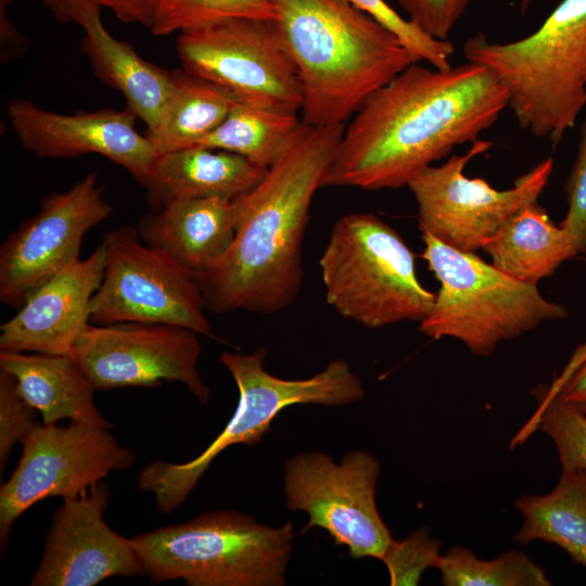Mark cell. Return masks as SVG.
Listing matches in <instances>:
<instances>
[{"mask_svg": "<svg viewBox=\"0 0 586 586\" xmlns=\"http://www.w3.org/2000/svg\"><path fill=\"white\" fill-rule=\"evenodd\" d=\"M407 66L352 117L322 187L399 189L461 144L473 143L509 103L486 66Z\"/></svg>", "mask_w": 586, "mask_h": 586, "instance_id": "cell-1", "label": "cell"}, {"mask_svg": "<svg viewBox=\"0 0 586 586\" xmlns=\"http://www.w3.org/2000/svg\"><path fill=\"white\" fill-rule=\"evenodd\" d=\"M344 127L302 123L263 179L234 199L233 243L214 269L195 277L207 310L269 315L296 300L304 279L303 241L310 205Z\"/></svg>", "mask_w": 586, "mask_h": 586, "instance_id": "cell-2", "label": "cell"}, {"mask_svg": "<svg viewBox=\"0 0 586 586\" xmlns=\"http://www.w3.org/2000/svg\"><path fill=\"white\" fill-rule=\"evenodd\" d=\"M298 74L301 120L344 125L378 89L417 61L388 29L345 0H270Z\"/></svg>", "mask_w": 586, "mask_h": 586, "instance_id": "cell-3", "label": "cell"}, {"mask_svg": "<svg viewBox=\"0 0 586 586\" xmlns=\"http://www.w3.org/2000/svg\"><path fill=\"white\" fill-rule=\"evenodd\" d=\"M463 53L505 85L519 126L556 146L586 105V0H562L534 33L514 41L491 42L480 33Z\"/></svg>", "mask_w": 586, "mask_h": 586, "instance_id": "cell-4", "label": "cell"}, {"mask_svg": "<svg viewBox=\"0 0 586 586\" xmlns=\"http://www.w3.org/2000/svg\"><path fill=\"white\" fill-rule=\"evenodd\" d=\"M294 530L235 510L204 512L130 538L151 582L189 586H282Z\"/></svg>", "mask_w": 586, "mask_h": 586, "instance_id": "cell-5", "label": "cell"}, {"mask_svg": "<svg viewBox=\"0 0 586 586\" xmlns=\"http://www.w3.org/2000/svg\"><path fill=\"white\" fill-rule=\"evenodd\" d=\"M267 349L253 353L224 352L220 360L239 391L233 416L219 435L194 459L182 463L150 462L139 475L142 491L152 493L157 508L169 513L181 506L213 460L226 448L259 443L280 411L297 404L345 406L360 400L364 385L349 364L330 361L315 375L290 380L276 377L264 367Z\"/></svg>", "mask_w": 586, "mask_h": 586, "instance_id": "cell-6", "label": "cell"}, {"mask_svg": "<svg viewBox=\"0 0 586 586\" xmlns=\"http://www.w3.org/2000/svg\"><path fill=\"white\" fill-rule=\"evenodd\" d=\"M422 241V258L440 282L433 307L419 326L424 335L456 339L473 355L486 357L500 343L566 317V308L546 300L537 285L504 273L475 253L426 232Z\"/></svg>", "mask_w": 586, "mask_h": 586, "instance_id": "cell-7", "label": "cell"}, {"mask_svg": "<svg viewBox=\"0 0 586 586\" xmlns=\"http://www.w3.org/2000/svg\"><path fill=\"white\" fill-rule=\"evenodd\" d=\"M319 265L328 304L366 328L420 323L433 307L435 293L420 282L415 254L374 214L339 218Z\"/></svg>", "mask_w": 586, "mask_h": 586, "instance_id": "cell-8", "label": "cell"}, {"mask_svg": "<svg viewBox=\"0 0 586 586\" xmlns=\"http://www.w3.org/2000/svg\"><path fill=\"white\" fill-rule=\"evenodd\" d=\"M181 68L227 91L235 101L297 114L303 91L276 21L226 17L179 31Z\"/></svg>", "mask_w": 586, "mask_h": 586, "instance_id": "cell-9", "label": "cell"}, {"mask_svg": "<svg viewBox=\"0 0 586 586\" xmlns=\"http://www.w3.org/2000/svg\"><path fill=\"white\" fill-rule=\"evenodd\" d=\"M101 244L105 267L90 302L91 323L170 324L214 337L201 288L192 273L144 244L132 227L106 232Z\"/></svg>", "mask_w": 586, "mask_h": 586, "instance_id": "cell-10", "label": "cell"}, {"mask_svg": "<svg viewBox=\"0 0 586 586\" xmlns=\"http://www.w3.org/2000/svg\"><path fill=\"white\" fill-rule=\"evenodd\" d=\"M380 471L366 450L348 451L339 463L326 453L298 454L285 462L286 506L307 513L304 533L322 528L352 558L381 560L394 538L375 502Z\"/></svg>", "mask_w": 586, "mask_h": 586, "instance_id": "cell-11", "label": "cell"}, {"mask_svg": "<svg viewBox=\"0 0 586 586\" xmlns=\"http://www.w3.org/2000/svg\"><path fill=\"white\" fill-rule=\"evenodd\" d=\"M491 148V141L479 139L464 154L426 167L408 183L421 232L454 249L475 253L520 208L538 200L552 173V158L543 160L518 177L513 187L497 190L484 179L463 174L474 157Z\"/></svg>", "mask_w": 586, "mask_h": 586, "instance_id": "cell-12", "label": "cell"}, {"mask_svg": "<svg viewBox=\"0 0 586 586\" xmlns=\"http://www.w3.org/2000/svg\"><path fill=\"white\" fill-rule=\"evenodd\" d=\"M21 445L18 464L0 488L1 551L14 522L35 504L48 497H79L136 460L135 453L122 446L110 429L78 422L67 426L36 423Z\"/></svg>", "mask_w": 586, "mask_h": 586, "instance_id": "cell-13", "label": "cell"}, {"mask_svg": "<svg viewBox=\"0 0 586 586\" xmlns=\"http://www.w3.org/2000/svg\"><path fill=\"white\" fill-rule=\"evenodd\" d=\"M196 332L161 323L89 322L71 357L95 391L161 386L177 381L202 404L209 388L198 370L202 346Z\"/></svg>", "mask_w": 586, "mask_h": 586, "instance_id": "cell-14", "label": "cell"}, {"mask_svg": "<svg viewBox=\"0 0 586 586\" xmlns=\"http://www.w3.org/2000/svg\"><path fill=\"white\" fill-rule=\"evenodd\" d=\"M111 213L95 171L44 198L38 213L0 246L1 303L18 309L47 280L78 262L85 234Z\"/></svg>", "mask_w": 586, "mask_h": 586, "instance_id": "cell-15", "label": "cell"}, {"mask_svg": "<svg viewBox=\"0 0 586 586\" xmlns=\"http://www.w3.org/2000/svg\"><path fill=\"white\" fill-rule=\"evenodd\" d=\"M109 501L104 482L63 500L54 512L31 586H93L113 576L146 575L130 538L105 522Z\"/></svg>", "mask_w": 586, "mask_h": 586, "instance_id": "cell-16", "label": "cell"}, {"mask_svg": "<svg viewBox=\"0 0 586 586\" xmlns=\"http://www.w3.org/2000/svg\"><path fill=\"white\" fill-rule=\"evenodd\" d=\"M8 116L22 146L39 158L99 154L125 168L144 186L156 154L128 109L60 114L27 100H14Z\"/></svg>", "mask_w": 586, "mask_h": 586, "instance_id": "cell-17", "label": "cell"}, {"mask_svg": "<svg viewBox=\"0 0 586 586\" xmlns=\"http://www.w3.org/2000/svg\"><path fill=\"white\" fill-rule=\"evenodd\" d=\"M105 267L100 244L90 256L62 269L36 291L0 327V351L71 356L90 322V302Z\"/></svg>", "mask_w": 586, "mask_h": 586, "instance_id": "cell-18", "label": "cell"}, {"mask_svg": "<svg viewBox=\"0 0 586 586\" xmlns=\"http://www.w3.org/2000/svg\"><path fill=\"white\" fill-rule=\"evenodd\" d=\"M237 225L234 199H181L145 214L138 233L144 244L165 253L195 278L224 259Z\"/></svg>", "mask_w": 586, "mask_h": 586, "instance_id": "cell-19", "label": "cell"}, {"mask_svg": "<svg viewBox=\"0 0 586 586\" xmlns=\"http://www.w3.org/2000/svg\"><path fill=\"white\" fill-rule=\"evenodd\" d=\"M101 8L80 0L73 22L84 30L80 48L94 75L119 91L128 109L146 125L157 126L173 90V73L141 58L133 47L113 37L101 20Z\"/></svg>", "mask_w": 586, "mask_h": 586, "instance_id": "cell-20", "label": "cell"}, {"mask_svg": "<svg viewBox=\"0 0 586 586\" xmlns=\"http://www.w3.org/2000/svg\"><path fill=\"white\" fill-rule=\"evenodd\" d=\"M267 168L246 157L200 145L156 155L148 179L146 203L157 211L181 199H235L255 187Z\"/></svg>", "mask_w": 586, "mask_h": 586, "instance_id": "cell-21", "label": "cell"}, {"mask_svg": "<svg viewBox=\"0 0 586 586\" xmlns=\"http://www.w3.org/2000/svg\"><path fill=\"white\" fill-rule=\"evenodd\" d=\"M0 370L16 381L22 396L46 424L60 420L112 429L94 404L95 390L71 356L0 351Z\"/></svg>", "mask_w": 586, "mask_h": 586, "instance_id": "cell-22", "label": "cell"}, {"mask_svg": "<svg viewBox=\"0 0 586 586\" xmlns=\"http://www.w3.org/2000/svg\"><path fill=\"white\" fill-rule=\"evenodd\" d=\"M504 273L537 285L581 251L575 240L550 219L537 201L509 218L482 246Z\"/></svg>", "mask_w": 586, "mask_h": 586, "instance_id": "cell-23", "label": "cell"}, {"mask_svg": "<svg viewBox=\"0 0 586 586\" xmlns=\"http://www.w3.org/2000/svg\"><path fill=\"white\" fill-rule=\"evenodd\" d=\"M523 522L513 540L553 544L586 568V470L562 468L556 487L515 499Z\"/></svg>", "mask_w": 586, "mask_h": 586, "instance_id": "cell-24", "label": "cell"}, {"mask_svg": "<svg viewBox=\"0 0 586 586\" xmlns=\"http://www.w3.org/2000/svg\"><path fill=\"white\" fill-rule=\"evenodd\" d=\"M173 90L164 113L146 130L156 155L196 145L227 116L234 99L217 85L183 68L174 69Z\"/></svg>", "mask_w": 586, "mask_h": 586, "instance_id": "cell-25", "label": "cell"}, {"mask_svg": "<svg viewBox=\"0 0 586 586\" xmlns=\"http://www.w3.org/2000/svg\"><path fill=\"white\" fill-rule=\"evenodd\" d=\"M301 124L297 114L234 101L225 119L196 145L232 152L268 168Z\"/></svg>", "mask_w": 586, "mask_h": 586, "instance_id": "cell-26", "label": "cell"}, {"mask_svg": "<svg viewBox=\"0 0 586 586\" xmlns=\"http://www.w3.org/2000/svg\"><path fill=\"white\" fill-rule=\"evenodd\" d=\"M436 569L444 586L551 585L545 570L521 550L483 560L463 546H454L441 556Z\"/></svg>", "mask_w": 586, "mask_h": 586, "instance_id": "cell-27", "label": "cell"}, {"mask_svg": "<svg viewBox=\"0 0 586 586\" xmlns=\"http://www.w3.org/2000/svg\"><path fill=\"white\" fill-rule=\"evenodd\" d=\"M532 394L536 409L512 440V446L540 431L556 446L562 468L586 470V416L563 400L551 383L539 384Z\"/></svg>", "mask_w": 586, "mask_h": 586, "instance_id": "cell-28", "label": "cell"}, {"mask_svg": "<svg viewBox=\"0 0 586 586\" xmlns=\"http://www.w3.org/2000/svg\"><path fill=\"white\" fill-rule=\"evenodd\" d=\"M150 10L149 29L154 36L226 17L277 18L270 0H150Z\"/></svg>", "mask_w": 586, "mask_h": 586, "instance_id": "cell-29", "label": "cell"}, {"mask_svg": "<svg viewBox=\"0 0 586 586\" xmlns=\"http://www.w3.org/2000/svg\"><path fill=\"white\" fill-rule=\"evenodd\" d=\"M392 31L417 62H425L437 69L451 67L455 47L449 40H440L403 17L385 0H345Z\"/></svg>", "mask_w": 586, "mask_h": 586, "instance_id": "cell-30", "label": "cell"}, {"mask_svg": "<svg viewBox=\"0 0 586 586\" xmlns=\"http://www.w3.org/2000/svg\"><path fill=\"white\" fill-rule=\"evenodd\" d=\"M441 540L421 527L402 540L390 544L381 561L385 564L392 586L418 585L429 568H437Z\"/></svg>", "mask_w": 586, "mask_h": 586, "instance_id": "cell-31", "label": "cell"}, {"mask_svg": "<svg viewBox=\"0 0 586 586\" xmlns=\"http://www.w3.org/2000/svg\"><path fill=\"white\" fill-rule=\"evenodd\" d=\"M38 410L20 393L15 379L0 370V471L16 443L37 423Z\"/></svg>", "mask_w": 586, "mask_h": 586, "instance_id": "cell-32", "label": "cell"}, {"mask_svg": "<svg viewBox=\"0 0 586 586\" xmlns=\"http://www.w3.org/2000/svg\"><path fill=\"white\" fill-rule=\"evenodd\" d=\"M407 18L440 40H448L472 0H396Z\"/></svg>", "mask_w": 586, "mask_h": 586, "instance_id": "cell-33", "label": "cell"}, {"mask_svg": "<svg viewBox=\"0 0 586 586\" xmlns=\"http://www.w3.org/2000/svg\"><path fill=\"white\" fill-rule=\"evenodd\" d=\"M568 213L560 222L577 243L586 250V119L581 130L577 156L565 183Z\"/></svg>", "mask_w": 586, "mask_h": 586, "instance_id": "cell-34", "label": "cell"}, {"mask_svg": "<svg viewBox=\"0 0 586 586\" xmlns=\"http://www.w3.org/2000/svg\"><path fill=\"white\" fill-rule=\"evenodd\" d=\"M551 385L563 400L586 416V345L576 349Z\"/></svg>", "mask_w": 586, "mask_h": 586, "instance_id": "cell-35", "label": "cell"}, {"mask_svg": "<svg viewBox=\"0 0 586 586\" xmlns=\"http://www.w3.org/2000/svg\"><path fill=\"white\" fill-rule=\"evenodd\" d=\"M11 0H0L1 62H10L24 55L28 49L26 38L21 35L8 16Z\"/></svg>", "mask_w": 586, "mask_h": 586, "instance_id": "cell-36", "label": "cell"}, {"mask_svg": "<svg viewBox=\"0 0 586 586\" xmlns=\"http://www.w3.org/2000/svg\"><path fill=\"white\" fill-rule=\"evenodd\" d=\"M99 8L110 9L126 24H141L149 28L151 20L150 0H89Z\"/></svg>", "mask_w": 586, "mask_h": 586, "instance_id": "cell-37", "label": "cell"}, {"mask_svg": "<svg viewBox=\"0 0 586 586\" xmlns=\"http://www.w3.org/2000/svg\"><path fill=\"white\" fill-rule=\"evenodd\" d=\"M51 10L54 17L63 23H68V14L76 0H42Z\"/></svg>", "mask_w": 586, "mask_h": 586, "instance_id": "cell-38", "label": "cell"}, {"mask_svg": "<svg viewBox=\"0 0 586 586\" xmlns=\"http://www.w3.org/2000/svg\"><path fill=\"white\" fill-rule=\"evenodd\" d=\"M530 0H522L523 10L527 7Z\"/></svg>", "mask_w": 586, "mask_h": 586, "instance_id": "cell-39", "label": "cell"}]
</instances>
